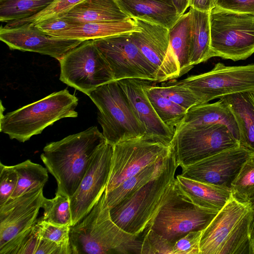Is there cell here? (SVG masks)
I'll use <instances>...</instances> for the list:
<instances>
[{
  "instance_id": "cell-29",
  "label": "cell",
  "mask_w": 254,
  "mask_h": 254,
  "mask_svg": "<svg viewBox=\"0 0 254 254\" xmlns=\"http://www.w3.org/2000/svg\"><path fill=\"white\" fill-rule=\"evenodd\" d=\"M14 167L17 174L18 180L11 198L42 188L48 180L47 169L29 159L14 165Z\"/></svg>"
},
{
  "instance_id": "cell-39",
  "label": "cell",
  "mask_w": 254,
  "mask_h": 254,
  "mask_svg": "<svg viewBox=\"0 0 254 254\" xmlns=\"http://www.w3.org/2000/svg\"><path fill=\"white\" fill-rule=\"evenodd\" d=\"M18 177L14 166H6L0 163V206L11 198L15 189Z\"/></svg>"
},
{
  "instance_id": "cell-8",
  "label": "cell",
  "mask_w": 254,
  "mask_h": 254,
  "mask_svg": "<svg viewBox=\"0 0 254 254\" xmlns=\"http://www.w3.org/2000/svg\"><path fill=\"white\" fill-rule=\"evenodd\" d=\"M218 212L193 203L175 184L147 229L174 244L191 231H203Z\"/></svg>"
},
{
  "instance_id": "cell-14",
  "label": "cell",
  "mask_w": 254,
  "mask_h": 254,
  "mask_svg": "<svg viewBox=\"0 0 254 254\" xmlns=\"http://www.w3.org/2000/svg\"><path fill=\"white\" fill-rule=\"evenodd\" d=\"M139 30L130 32L133 43L156 70L158 82L180 77L179 65L169 43V29L132 18Z\"/></svg>"
},
{
  "instance_id": "cell-41",
  "label": "cell",
  "mask_w": 254,
  "mask_h": 254,
  "mask_svg": "<svg viewBox=\"0 0 254 254\" xmlns=\"http://www.w3.org/2000/svg\"><path fill=\"white\" fill-rule=\"evenodd\" d=\"M75 24L69 20L56 16L41 21L34 26L44 33L51 36L72 28Z\"/></svg>"
},
{
  "instance_id": "cell-44",
  "label": "cell",
  "mask_w": 254,
  "mask_h": 254,
  "mask_svg": "<svg viewBox=\"0 0 254 254\" xmlns=\"http://www.w3.org/2000/svg\"><path fill=\"white\" fill-rule=\"evenodd\" d=\"M178 13L182 16L190 6V0H171Z\"/></svg>"
},
{
  "instance_id": "cell-3",
  "label": "cell",
  "mask_w": 254,
  "mask_h": 254,
  "mask_svg": "<svg viewBox=\"0 0 254 254\" xmlns=\"http://www.w3.org/2000/svg\"><path fill=\"white\" fill-rule=\"evenodd\" d=\"M254 209L250 200L232 195L202 231L200 254H253Z\"/></svg>"
},
{
  "instance_id": "cell-10",
  "label": "cell",
  "mask_w": 254,
  "mask_h": 254,
  "mask_svg": "<svg viewBox=\"0 0 254 254\" xmlns=\"http://www.w3.org/2000/svg\"><path fill=\"white\" fill-rule=\"evenodd\" d=\"M173 80L190 89L201 104L207 103L228 95L254 91V64L227 66L218 63L208 72Z\"/></svg>"
},
{
  "instance_id": "cell-13",
  "label": "cell",
  "mask_w": 254,
  "mask_h": 254,
  "mask_svg": "<svg viewBox=\"0 0 254 254\" xmlns=\"http://www.w3.org/2000/svg\"><path fill=\"white\" fill-rule=\"evenodd\" d=\"M114 80L136 78L157 82L155 69L132 41L130 32L93 40Z\"/></svg>"
},
{
  "instance_id": "cell-5",
  "label": "cell",
  "mask_w": 254,
  "mask_h": 254,
  "mask_svg": "<svg viewBox=\"0 0 254 254\" xmlns=\"http://www.w3.org/2000/svg\"><path fill=\"white\" fill-rule=\"evenodd\" d=\"M78 102L66 89L54 92L14 111L1 113L0 131L11 139L24 142L60 119L77 117Z\"/></svg>"
},
{
  "instance_id": "cell-9",
  "label": "cell",
  "mask_w": 254,
  "mask_h": 254,
  "mask_svg": "<svg viewBox=\"0 0 254 254\" xmlns=\"http://www.w3.org/2000/svg\"><path fill=\"white\" fill-rule=\"evenodd\" d=\"M59 62L60 80L88 96L97 87L114 80L109 64L93 40L84 41Z\"/></svg>"
},
{
  "instance_id": "cell-25",
  "label": "cell",
  "mask_w": 254,
  "mask_h": 254,
  "mask_svg": "<svg viewBox=\"0 0 254 254\" xmlns=\"http://www.w3.org/2000/svg\"><path fill=\"white\" fill-rule=\"evenodd\" d=\"M139 30L133 19L76 24L67 30L51 36L81 41L93 40Z\"/></svg>"
},
{
  "instance_id": "cell-43",
  "label": "cell",
  "mask_w": 254,
  "mask_h": 254,
  "mask_svg": "<svg viewBox=\"0 0 254 254\" xmlns=\"http://www.w3.org/2000/svg\"><path fill=\"white\" fill-rule=\"evenodd\" d=\"M190 7L197 10L210 12L214 7V0H190Z\"/></svg>"
},
{
  "instance_id": "cell-45",
  "label": "cell",
  "mask_w": 254,
  "mask_h": 254,
  "mask_svg": "<svg viewBox=\"0 0 254 254\" xmlns=\"http://www.w3.org/2000/svg\"><path fill=\"white\" fill-rule=\"evenodd\" d=\"M249 200H250L252 203L253 209H254V215L252 224V248L253 251V254H254V196L252 197Z\"/></svg>"
},
{
  "instance_id": "cell-2",
  "label": "cell",
  "mask_w": 254,
  "mask_h": 254,
  "mask_svg": "<svg viewBox=\"0 0 254 254\" xmlns=\"http://www.w3.org/2000/svg\"><path fill=\"white\" fill-rule=\"evenodd\" d=\"M179 166L172 148L166 165L158 176L110 209L112 220L125 232L141 235L174 188L175 173Z\"/></svg>"
},
{
  "instance_id": "cell-37",
  "label": "cell",
  "mask_w": 254,
  "mask_h": 254,
  "mask_svg": "<svg viewBox=\"0 0 254 254\" xmlns=\"http://www.w3.org/2000/svg\"><path fill=\"white\" fill-rule=\"evenodd\" d=\"M141 254H173V243L150 229H146L142 235Z\"/></svg>"
},
{
  "instance_id": "cell-30",
  "label": "cell",
  "mask_w": 254,
  "mask_h": 254,
  "mask_svg": "<svg viewBox=\"0 0 254 254\" xmlns=\"http://www.w3.org/2000/svg\"><path fill=\"white\" fill-rule=\"evenodd\" d=\"M152 82L145 85L146 94L161 121L175 131L188 110L160 94Z\"/></svg>"
},
{
  "instance_id": "cell-6",
  "label": "cell",
  "mask_w": 254,
  "mask_h": 254,
  "mask_svg": "<svg viewBox=\"0 0 254 254\" xmlns=\"http://www.w3.org/2000/svg\"><path fill=\"white\" fill-rule=\"evenodd\" d=\"M89 97L98 108V122L109 144L113 146L122 141L144 137L145 127L117 81L97 87Z\"/></svg>"
},
{
  "instance_id": "cell-7",
  "label": "cell",
  "mask_w": 254,
  "mask_h": 254,
  "mask_svg": "<svg viewBox=\"0 0 254 254\" xmlns=\"http://www.w3.org/2000/svg\"><path fill=\"white\" fill-rule=\"evenodd\" d=\"M209 20L213 57L237 61L254 53V15L214 7Z\"/></svg>"
},
{
  "instance_id": "cell-28",
  "label": "cell",
  "mask_w": 254,
  "mask_h": 254,
  "mask_svg": "<svg viewBox=\"0 0 254 254\" xmlns=\"http://www.w3.org/2000/svg\"><path fill=\"white\" fill-rule=\"evenodd\" d=\"M169 30V43L177 61L180 76L189 72L190 65V13L182 15Z\"/></svg>"
},
{
  "instance_id": "cell-23",
  "label": "cell",
  "mask_w": 254,
  "mask_h": 254,
  "mask_svg": "<svg viewBox=\"0 0 254 254\" xmlns=\"http://www.w3.org/2000/svg\"><path fill=\"white\" fill-rule=\"evenodd\" d=\"M58 16L75 24L130 18L121 9L117 0H82Z\"/></svg>"
},
{
  "instance_id": "cell-38",
  "label": "cell",
  "mask_w": 254,
  "mask_h": 254,
  "mask_svg": "<svg viewBox=\"0 0 254 254\" xmlns=\"http://www.w3.org/2000/svg\"><path fill=\"white\" fill-rule=\"evenodd\" d=\"M36 225L41 238L50 240L60 245L70 246V227L55 225L40 219L37 221Z\"/></svg>"
},
{
  "instance_id": "cell-33",
  "label": "cell",
  "mask_w": 254,
  "mask_h": 254,
  "mask_svg": "<svg viewBox=\"0 0 254 254\" xmlns=\"http://www.w3.org/2000/svg\"><path fill=\"white\" fill-rule=\"evenodd\" d=\"M230 190L233 195L244 200H249L254 196V157L243 163L232 181Z\"/></svg>"
},
{
  "instance_id": "cell-24",
  "label": "cell",
  "mask_w": 254,
  "mask_h": 254,
  "mask_svg": "<svg viewBox=\"0 0 254 254\" xmlns=\"http://www.w3.org/2000/svg\"><path fill=\"white\" fill-rule=\"evenodd\" d=\"M219 99L228 106L234 116L240 145L254 153V91L228 95Z\"/></svg>"
},
{
  "instance_id": "cell-22",
  "label": "cell",
  "mask_w": 254,
  "mask_h": 254,
  "mask_svg": "<svg viewBox=\"0 0 254 254\" xmlns=\"http://www.w3.org/2000/svg\"><path fill=\"white\" fill-rule=\"evenodd\" d=\"M179 191L196 205L219 211L230 198V189L208 184L182 176L175 178Z\"/></svg>"
},
{
  "instance_id": "cell-31",
  "label": "cell",
  "mask_w": 254,
  "mask_h": 254,
  "mask_svg": "<svg viewBox=\"0 0 254 254\" xmlns=\"http://www.w3.org/2000/svg\"><path fill=\"white\" fill-rule=\"evenodd\" d=\"M54 0H0V20L9 22L30 17Z\"/></svg>"
},
{
  "instance_id": "cell-4",
  "label": "cell",
  "mask_w": 254,
  "mask_h": 254,
  "mask_svg": "<svg viewBox=\"0 0 254 254\" xmlns=\"http://www.w3.org/2000/svg\"><path fill=\"white\" fill-rule=\"evenodd\" d=\"M138 236L128 233L112 219L104 192L89 213L71 226V254H133Z\"/></svg>"
},
{
  "instance_id": "cell-15",
  "label": "cell",
  "mask_w": 254,
  "mask_h": 254,
  "mask_svg": "<svg viewBox=\"0 0 254 254\" xmlns=\"http://www.w3.org/2000/svg\"><path fill=\"white\" fill-rule=\"evenodd\" d=\"M112 155L113 146L105 142L95 153L78 188L69 197L71 226L89 213L105 192Z\"/></svg>"
},
{
  "instance_id": "cell-27",
  "label": "cell",
  "mask_w": 254,
  "mask_h": 254,
  "mask_svg": "<svg viewBox=\"0 0 254 254\" xmlns=\"http://www.w3.org/2000/svg\"><path fill=\"white\" fill-rule=\"evenodd\" d=\"M170 152L164 159L127 179L111 191L106 193L104 192L105 201L109 209L116 206L158 176L163 170Z\"/></svg>"
},
{
  "instance_id": "cell-40",
  "label": "cell",
  "mask_w": 254,
  "mask_h": 254,
  "mask_svg": "<svg viewBox=\"0 0 254 254\" xmlns=\"http://www.w3.org/2000/svg\"><path fill=\"white\" fill-rule=\"evenodd\" d=\"M202 231H191L174 244L173 254H200Z\"/></svg>"
},
{
  "instance_id": "cell-1",
  "label": "cell",
  "mask_w": 254,
  "mask_h": 254,
  "mask_svg": "<svg viewBox=\"0 0 254 254\" xmlns=\"http://www.w3.org/2000/svg\"><path fill=\"white\" fill-rule=\"evenodd\" d=\"M106 139L97 127L47 144L41 159L56 179V193L70 197L75 192L97 150Z\"/></svg>"
},
{
  "instance_id": "cell-21",
  "label": "cell",
  "mask_w": 254,
  "mask_h": 254,
  "mask_svg": "<svg viewBox=\"0 0 254 254\" xmlns=\"http://www.w3.org/2000/svg\"><path fill=\"white\" fill-rule=\"evenodd\" d=\"M130 18H138L170 29L181 16L171 0H117Z\"/></svg>"
},
{
  "instance_id": "cell-36",
  "label": "cell",
  "mask_w": 254,
  "mask_h": 254,
  "mask_svg": "<svg viewBox=\"0 0 254 254\" xmlns=\"http://www.w3.org/2000/svg\"><path fill=\"white\" fill-rule=\"evenodd\" d=\"M82 0H54L45 8L27 18L8 22L4 26L14 27L24 24L34 26L37 23L69 10Z\"/></svg>"
},
{
  "instance_id": "cell-11",
  "label": "cell",
  "mask_w": 254,
  "mask_h": 254,
  "mask_svg": "<svg viewBox=\"0 0 254 254\" xmlns=\"http://www.w3.org/2000/svg\"><path fill=\"white\" fill-rule=\"evenodd\" d=\"M171 145L182 168L240 144L227 126L214 124L176 130Z\"/></svg>"
},
{
  "instance_id": "cell-35",
  "label": "cell",
  "mask_w": 254,
  "mask_h": 254,
  "mask_svg": "<svg viewBox=\"0 0 254 254\" xmlns=\"http://www.w3.org/2000/svg\"><path fill=\"white\" fill-rule=\"evenodd\" d=\"M162 95L187 110L201 104L197 97L190 89L178 84L173 80L161 82L160 86L154 85Z\"/></svg>"
},
{
  "instance_id": "cell-32",
  "label": "cell",
  "mask_w": 254,
  "mask_h": 254,
  "mask_svg": "<svg viewBox=\"0 0 254 254\" xmlns=\"http://www.w3.org/2000/svg\"><path fill=\"white\" fill-rule=\"evenodd\" d=\"M42 208L44 212L39 219L55 225L71 226L69 197L56 193L53 198H44Z\"/></svg>"
},
{
  "instance_id": "cell-26",
  "label": "cell",
  "mask_w": 254,
  "mask_h": 254,
  "mask_svg": "<svg viewBox=\"0 0 254 254\" xmlns=\"http://www.w3.org/2000/svg\"><path fill=\"white\" fill-rule=\"evenodd\" d=\"M190 65H194L207 61L213 57L211 49V33L209 12L190 7Z\"/></svg>"
},
{
  "instance_id": "cell-12",
  "label": "cell",
  "mask_w": 254,
  "mask_h": 254,
  "mask_svg": "<svg viewBox=\"0 0 254 254\" xmlns=\"http://www.w3.org/2000/svg\"><path fill=\"white\" fill-rule=\"evenodd\" d=\"M171 145L142 138L119 142L113 146V155L105 193H108L127 179L165 158Z\"/></svg>"
},
{
  "instance_id": "cell-19",
  "label": "cell",
  "mask_w": 254,
  "mask_h": 254,
  "mask_svg": "<svg viewBox=\"0 0 254 254\" xmlns=\"http://www.w3.org/2000/svg\"><path fill=\"white\" fill-rule=\"evenodd\" d=\"M126 94L137 118L146 129L143 139L171 145L175 131L160 119L149 100L145 86L149 80L136 78L117 81Z\"/></svg>"
},
{
  "instance_id": "cell-42",
  "label": "cell",
  "mask_w": 254,
  "mask_h": 254,
  "mask_svg": "<svg viewBox=\"0 0 254 254\" xmlns=\"http://www.w3.org/2000/svg\"><path fill=\"white\" fill-rule=\"evenodd\" d=\"M215 7L254 15V0H214Z\"/></svg>"
},
{
  "instance_id": "cell-34",
  "label": "cell",
  "mask_w": 254,
  "mask_h": 254,
  "mask_svg": "<svg viewBox=\"0 0 254 254\" xmlns=\"http://www.w3.org/2000/svg\"><path fill=\"white\" fill-rule=\"evenodd\" d=\"M40 238L35 224L0 248V254H35Z\"/></svg>"
},
{
  "instance_id": "cell-18",
  "label": "cell",
  "mask_w": 254,
  "mask_h": 254,
  "mask_svg": "<svg viewBox=\"0 0 254 254\" xmlns=\"http://www.w3.org/2000/svg\"><path fill=\"white\" fill-rule=\"evenodd\" d=\"M43 189L11 198L0 206V248L36 224L45 198Z\"/></svg>"
},
{
  "instance_id": "cell-20",
  "label": "cell",
  "mask_w": 254,
  "mask_h": 254,
  "mask_svg": "<svg viewBox=\"0 0 254 254\" xmlns=\"http://www.w3.org/2000/svg\"><path fill=\"white\" fill-rule=\"evenodd\" d=\"M214 124L227 126L239 140V131L234 116L228 106L221 99L213 103L197 105L189 109L175 130Z\"/></svg>"
},
{
  "instance_id": "cell-16",
  "label": "cell",
  "mask_w": 254,
  "mask_h": 254,
  "mask_svg": "<svg viewBox=\"0 0 254 254\" xmlns=\"http://www.w3.org/2000/svg\"><path fill=\"white\" fill-rule=\"evenodd\" d=\"M254 153L241 145L182 167L181 175L202 183L230 189L243 163Z\"/></svg>"
},
{
  "instance_id": "cell-17",
  "label": "cell",
  "mask_w": 254,
  "mask_h": 254,
  "mask_svg": "<svg viewBox=\"0 0 254 254\" xmlns=\"http://www.w3.org/2000/svg\"><path fill=\"white\" fill-rule=\"evenodd\" d=\"M0 40L11 50L36 52L48 55L59 61L84 42L55 38L29 24L14 27L1 26Z\"/></svg>"
}]
</instances>
